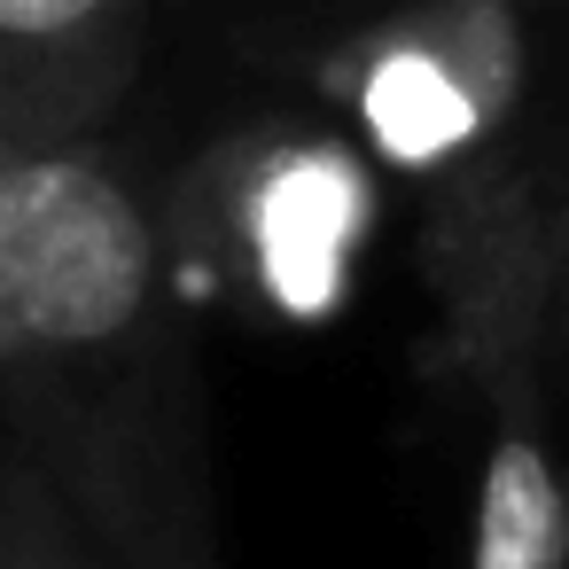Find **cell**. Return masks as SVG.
Listing matches in <instances>:
<instances>
[{
    "instance_id": "cell-4",
    "label": "cell",
    "mask_w": 569,
    "mask_h": 569,
    "mask_svg": "<svg viewBox=\"0 0 569 569\" xmlns=\"http://www.w3.org/2000/svg\"><path fill=\"white\" fill-rule=\"evenodd\" d=\"M157 0H0V157L102 141L141 87Z\"/></svg>"
},
{
    "instance_id": "cell-7",
    "label": "cell",
    "mask_w": 569,
    "mask_h": 569,
    "mask_svg": "<svg viewBox=\"0 0 569 569\" xmlns=\"http://www.w3.org/2000/svg\"><path fill=\"white\" fill-rule=\"evenodd\" d=\"M538 367H546V390H553V382H569V219H561L553 273H546V312H538Z\"/></svg>"
},
{
    "instance_id": "cell-2",
    "label": "cell",
    "mask_w": 569,
    "mask_h": 569,
    "mask_svg": "<svg viewBox=\"0 0 569 569\" xmlns=\"http://www.w3.org/2000/svg\"><path fill=\"white\" fill-rule=\"evenodd\" d=\"M289 63L351 118L359 149L413 188L445 305L437 359L476 382L491 359L538 351L546 273L569 219V149L546 141L522 9L375 0Z\"/></svg>"
},
{
    "instance_id": "cell-6",
    "label": "cell",
    "mask_w": 569,
    "mask_h": 569,
    "mask_svg": "<svg viewBox=\"0 0 569 569\" xmlns=\"http://www.w3.org/2000/svg\"><path fill=\"white\" fill-rule=\"evenodd\" d=\"M0 569H118L9 437H0Z\"/></svg>"
},
{
    "instance_id": "cell-1",
    "label": "cell",
    "mask_w": 569,
    "mask_h": 569,
    "mask_svg": "<svg viewBox=\"0 0 569 569\" xmlns=\"http://www.w3.org/2000/svg\"><path fill=\"white\" fill-rule=\"evenodd\" d=\"M0 437L118 569H219L172 242L102 141L0 157Z\"/></svg>"
},
{
    "instance_id": "cell-8",
    "label": "cell",
    "mask_w": 569,
    "mask_h": 569,
    "mask_svg": "<svg viewBox=\"0 0 569 569\" xmlns=\"http://www.w3.org/2000/svg\"><path fill=\"white\" fill-rule=\"evenodd\" d=\"M491 9H538V0H491Z\"/></svg>"
},
{
    "instance_id": "cell-3",
    "label": "cell",
    "mask_w": 569,
    "mask_h": 569,
    "mask_svg": "<svg viewBox=\"0 0 569 569\" xmlns=\"http://www.w3.org/2000/svg\"><path fill=\"white\" fill-rule=\"evenodd\" d=\"M164 234H196L188 250L219 289H234L250 312L273 320H320L343 305L375 227V164L343 133L305 126H250L219 141L188 172L180 219L157 211Z\"/></svg>"
},
{
    "instance_id": "cell-5",
    "label": "cell",
    "mask_w": 569,
    "mask_h": 569,
    "mask_svg": "<svg viewBox=\"0 0 569 569\" xmlns=\"http://www.w3.org/2000/svg\"><path fill=\"white\" fill-rule=\"evenodd\" d=\"M468 390L483 406L468 569H569V468H561L553 429H546L538 351L491 359Z\"/></svg>"
}]
</instances>
